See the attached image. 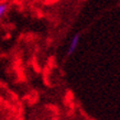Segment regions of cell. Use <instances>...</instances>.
I'll use <instances>...</instances> for the list:
<instances>
[{"label": "cell", "instance_id": "obj_1", "mask_svg": "<svg viewBox=\"0 0 120 120\" xmlns=\"http://www.w3.org/2000/svg\"><path fill=\"white\" fill-rule=\"evenodd\" d=\"M78 41H79V34H76V35L73 38V40H72L71 44H69L68 51H67V54H68V55H71L74 51H75V49H76L77 44H78Z\"/></svg>", "mask_w": 120, "mask_h": 120}, {"label": "cell", "instance_id": "obj_2", "mask_svg": "<svg viewBox=\"0 0 120 120\" xmlns=\"http://www.w3.org/2000/svg\"><path fill=\"white\" fill-rule=\"evenodd\" d=\"M8 8H9V6H8V4H6V2L0 4V20H1L2 17L6 15V12L8 11Z\"/></svg>", "mask_w": 120, "mask_h": 120}]
</instances>
